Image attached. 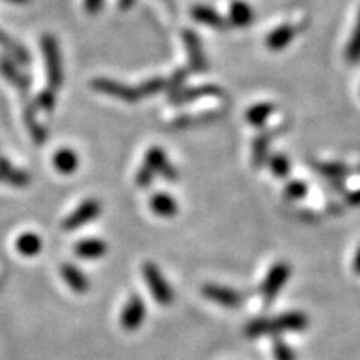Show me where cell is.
Masks as SVG:
<instances>
[{
  "instance_id": "1",
  "label": "cell",
  "mask_w": 360,
  "mask_h": 360,
  "mask_svg": "<svg viewBox=\"0 0 360 360\" xmlns=\"http://www.w3.org/2000/svg\"><path fill=\"white\" fill-rule=\"evenodd\" d=\"M309 327V317L300 310L278 314L276 317L255 319L245 326V335L250 339L259 337H276L283 332H302Z\"/></svg>"
},
{
  "instance_id": "2",
  "label": "cell",
  "mask_w": 360,
  "mask_h": 360,
  "mask_svg": "<svg viewBox=\"0 0 360 360\" xmlns=\"http://www.w3.org/2000/svg\"><path fill=\"white\" fill-rule=\"evenodd\" d=\"M142 276L155 302H159L160 305H170L174 302L172 287H170L167 278H165L164 274H162V270L157 267V264L154 262L143 264Z\"/></svg>"
},
{
  "instance_id": "3",
  "label": "cell",
  "mask_w": 360,
  "mask_h": 360,
  "mask_svg": "<svg viewBox=\"0 0 360 360\" xmlns=\"http://www.w3.org/2000/svg\"><path fill=\"white\" fill-rule=\"evenodd\" d=\"M42 52L45 58V67H47L49 89L57 90L64 82V70H62V57L60 49H58L57 39L52 35H44L42 37Z\"/></svg>"
},
{
  "instance_id": "4",
  "label": "cell",
  "mask_w": 360,
  "mask_h": 360,
  "mask_svg": "<svg viewBox=\"0 0 360 360\" xmlns=\"http://www.w3.org/2000/svg\"><path fill=\"white\" fill-rule=\"evenodd\" d=\"M292 274L290 265L287 262H277L274 264L265 276L262 285H260V297H262L264 304L269 305L277 299L281 290L289 282Z\"/></svg>"
},
{
  "instance_id": "5",
  "label": "cell",
  "mask_w": 360,
  "mask_h": 360,
  "mask_svg": "<svg viewBox=\"0 0 360 360\" xmlns=\"http://www.w3.org/2000/svg\"><path fill=\"white\" fill-rule=\"evenodd\" d=\"M202 295H204L207 300H210V302L222 305L224 309L236 310L244 304V297H242L240 292L231 289V287L217 285V283H205V285L202 287Z\"/></svg>"
},
{
  "instance_id": "6",
  "label": "cell",
  "mask_w": 360,
  "mask_h": 360,
  "mask_svg": "<svg viewBox=\"0 0 360 360\" xmlns=\"http://www.w3.org/2000/svg\"><path fill=\"white\" fill-rule=\"evenodd\" d=\"M101 210H102L101 202L97 199H87L85 202H82V204H80L77 209L69 215V217H65L64 222H62V229L69 232L79 231V229L84 227L85 224L96 220L98 215H101Z\"/></svg>"
},
{
  "instance_id": "7",
  "label": "cell",
  "mask_w": 360,
  "mask_h": 360,
  "mask_svg": "<svg viewBox=\"0 0 360 360\" xmlns=\"http://www.w3.org/2000/svg\"><path fill=\"white\" fill-rule=\"evenodd\" d=\"M147 309L146 304H143L142 297L134 294L129 297V300L125 302L122 314H120V326H122L124 330L134 332L137 328L142 327L143 321H146Z\"/></svg>"
},
{
  "instance_id": "8",
  "label": "cell",
  "mask_w": 360,
  "mask_h": 360,
  "mask_svg": "<svg viewBox=\"0 0 360 360\" xmlns=\"http://www.w3.org/2000/svg\"><path fill=\"white\" fill-rule=\"evenodd\" d=\"M92 87L98 90L101 94H105V96H110L129 103L137 102L139 98H141V94H139L137 89L130 87L127 84L117 82V80H112V79H103V77L94 79Z\"/></svg>"
},
{
  "instance_id": "9",
  "label": "cell",
  "mask_w": 360,
  "mask_h": 360,
  "mask_svg": "<svg viewBox=\"0 0 360 360\" xmlns=\"http://www.w3.org/2000/svg\"><path fill=\"white\" fill-rule=\"evenodd\" d=\"M143 165H147V167L150 169L155 175L160 174L162 177H165L167 180H177L179 177L177 169L169 164L164 148L157 146L148 148V152L146 154V160H143Z\"/></svg>"
},
{
  "instance_id": "10",
  "label": "cell",
  "mask_w": 360,
  "mask_h": 360,
  "mask_svg": "<svg viewBox=\"0 0 360 360\" xmlns=\"http://www.w3.org/2000/svg\"><path fill=\"white\" fill-rule=\"evenodd\" d=\"M182 37L188 53V64H191V69L195 72H205L207 58L204 56V49H202L200 39L197 37L195 32H192V30H186V32L182 34Z\"/></svg>"
},
{
  "instance_id": "11",
  "label": "cell",
  "mask_w": 360,
  "mask_h": 360,
  "mask_svg": "<svg viewBox=\"0 0 360 360\" xmlns=\"http://www.w3.org/2000/svg\"><path fill=\"white\" fill-rule=\"evenodd\" d=\"M60 276L64 278V282L69 285L70 290H74L75 294L82 295L90 289L89 277L80 270L75 267L74 264H64L60 269Z\"/></svg>"
},
{
  "instance_id": "12",
  "label": "cell",
  "mask_w": 360,
  "mask_h": 360,
  "mask_svg": "<svg viewBox=\"0 0 360 360\" xmlns=\"http://www.w3.org/2000/svg\"><path fill=\"white\" fill-rule=\"evenodd\" d=\"M107 250H109V247L101 238H84L74 247L75 255L84 260L102 259L107 254Z\"/></svg>"
},
{
  "instance_id": "13",
  "label": "cell",
  "mask_w": 360,
  "mask_h": 360,
  "mask_svg": "<svg viewBox=\"0 0 360 360\" xmlns=\"http://www.w3.org/2000/svg\"><path fill=\"white\" fill-rule=\"evenodd\" d=\"M222 96V89L215 87V85H202V87H192V89H182L179 94H175L174 97H170V101L174 103H186L197 101L202 97H220Z\"/></svg>"
},
{
  "instance_id": "14",
  "label": "cell",
  "mask_w": 360,
  "mask_h": 360,
  "mask_svg": "<svg viewBox=\"0 0 360 360\" xmlns=\"http://www.w3.org/2000/svg\"><path fill=\"white\" fill-rule=\"evenodd\" d=\"M295 35H297L295 25L283 24L281 27H277V29H274L272 32L269 34L265 44H267V47L270 49V51H282V49H285L287 45L294 40Z\"/></svg>"
},
{
  "instance_id": "15",
  "label": "cell",
  "mask_w": 360,
  "mask_h": 360,
  "mask_svg": "<svg viewBox=\"0 0 360 360\" xmlns=\"http://www.w3.org/2000/svg\"><path fill=\"white\" fill-rule=\"evenodd\" d=\"M150 209L155 215H159V217H164V219L175 217L179 212L177 202H175L172 195H169V193L165 192H159L152 195Z\"/></svg>"
},
{
  "instance_id": "16",
  "label": "cell",
  "mask_w": 360,
  "mask_h": 360,
  "mask_svg": "<svg viewBox=\"0 0 360 360\" xmlns=\"http://www.w3.org/2000/svg\"><path fill=\"white\" fill-rule=\"evenodd\" d=\"M191 13H192L193 20L199 22V24L212 27V29L224 30L225 24H227V22L224 20V17L209 6H193Z\"/></svg>"
},
{
  "instance_id": "17",
  "label": "cell",
  "mask_w": 360,
  "mask_h": 360,
  "mask_svg": "<svg viewBox=\"0 0 360 360\" xmlns=\"http://www.w3.org/2000/svg\"><path fill=\"white\" fill-rule=\"evenodd\" d=\"M42 247H44L42 238H40L35 232L20 233L15 240L17 252H19L20 255H24V257H29V259L37 257L40 252H42Z\"/></svg>"
},
{
  "instance_id": "18",
  "label": "cell",
  "mask_w": 360,
  "mask_h": 360,
  "mask_svg": "<svg viewBox=\"0 0 360 360\" xmlns=\"http://www.w3.org/2000/svg\"><path fill=\"white\" fill-rule=\"evenodd\" d=\"M53 165L58 172L64 175L74 174L79 167V155L75 154L72 148H60L56 155H53Z\"/></svg>"
},
{
  "instance_id": "19",
  "label": "cell",
  "mask_w": 360,
  "mask_h": 360,
  "mask_svg": "<svg viewBox=\"0 0 360 360\" xmlns=\"http://www.w3.org/2000/svg\"><path fill=\"white\" fill-rule=\"evenodd\" d=\"M231 24L236 27H247L254 20V12L249 4H245L244 0H233L231 4Z\"/></svg>"
},
{
  "instance_id": "20",
  "label": "cell",
  "mask_w": 360,
  "mask_h": 360,
  "mask_svg": "<svg viewBox=\"0 0 360 360\" xmlns=\"http://www.w3.org/2000/svg\"><path fill=\"white\" fill-rule=\"evenodd\" d=\"M274 110H276V105H274V103L270 102L257 103V105L250 107V109L247 110L245 119L252 127H262V125L267 122L269 117L274 114Z\"/></svg>"
},
{
  "instance_id": "21",
  "label": "cell",
  "mask_w": 360,
  "mask_h": 360,
  "mask_svg": "<svg viewBox=\"0 0 360 360\" xmlns=\"http://www.w3.org/2000/svg\"><path fill=\"white\" fill-rule=\"evenodd\" d=\"M0 182L12 184L17 187H25L30 182V177L22 170L13 169L6 160H0Z\"/></svg>"
},
{
  "instance_id": "22",
  "label": "cell",
  "mask_w": 360,
  "mask_h": 360,
  "mask_svg": "<svg viewBox=\"0 0 360 360\" xmlns=\"http://www.w3.org/2000/svg\"><path fill=\"white\" fill-rule=\"evenodd\" d=\"M0 74H2L8 82L15 85V87H19L22 90L29 89V80H27L24 75H22V72L6 57L0 58Z\"/></svg>"
},
{
  "instance_id": "23",
  "label": "cell",
  "mask_w": 360,
  "mask_h": 360,
  "mask_svg": "<svg viewBox=\"0 0 360 360\" xmlns=\"http://www.w3.org/2000/svg\"><path fill=\"white\" fill-rule=\"evenodd\" d=\"M269 143H270V137L265 134L259 135V137L254 141V148H252V164H254L255 167H262L265 162H267Z\"/></svg>"
},
{
  "instance_id": "24",
  "label": "cell",
  "mask_w": 360,
  "mask_h": 360,
  "mask_svg": "<svg viewBox=\"0 0 360 360\" xmlns=\"http://www.w3.org/2000/svg\"><path fill=\"white\" fill-rule=\"evenodd\" d=\"M345 58L350 64H357L360 62V12L357 17V24H355V29L352 32V37H350V42L345 49Z\"/></svg>"
},
{
  "instance_id": "25",
  "label": "cell",
  "mask_w": 360,
  "mask_h": 360,
  "mask_svg": "<svg viewBox=\"0 0 360 360\" xmlns=\"http://www.w3.org/2000/svg\"><path fill=\"white\" fill-rule=\"evenodd\" d=\"M269 167L274 172V175L278 179H285L287 175H289V170H290L289 160H287V157L283 154H274L272 157H270Z\"/></svg>"
},
{
  "instance_id": "26",
  "label": "cell",
  "mask_w": 360,
  "mask_h": 360,
  "mask_svg": "<svg viewBox=\"0 0 360 360\" xmlns=\"http://www.w3.org/2000/svg\"><path fill=\"white\" fill-rule=\"evenodd\" d=\"M272 355L274 360H295V352L287 342L282 339H274L272 342Z\"/></svg>"
},
{
  "instance_id": "27",
  "label": "cell",
  "mask_w": 360,
  "mask_h": 360,
  "mask_svg": "<svg viewBox=\"0 0 360 360\" xmlns=\"http://www.w3.org/2000/svg\"><path fill=\"white\" fill-rule=\"evenodd\" d=\"M319 170L326 175L328 179H344L345 175H349V169L345 167L344 164H339V162H330V164H321L319 165Z\"/></svg>"
},
{
  "instance_id": "28",
  "label": "cell",
  "mask_w": 360,
  "mask_h": 360,
  "mask_svg": "<svg viewBox=\"0 0 360 360\" xmlns=\"http://www.w3.org/2000/svg\"><path fill=\"white\" fill-rule=\"evenodd\" d=\"M165 85H167V82H165L164 79L162 77H154V79H148L143 82L141 87H139V94H141V97H150V96H155V94H159L162 89H165Z\"/></svg>"
},
{
  "instance_id": "29",
  "label": "cell",
  "mask_w": 360,
  "mask_h": 360,
  "mask_svg": "<svg viewBox=\"0 0 360 360\" xmlns=\"http://www.w3.org/2000/svg\"><path fill=\"white\" fill-rule=\"evenodd\" d=\"M307 186L302 182V180H292V182L287 184L285 191H283V195L289 200H299L302 197L307 195Z\"/></svg>"
},
{
  "instance_id": "30",
  "label": "cell",
  "mask_w": 360,
  "mask_h": 360,
  "mask_svg": "<svg viewBox=\"0 0 360 360\" xmlns=\"http://www.w3.org/2000/svg\"><path fill=\"white\" fill-rule=\"evenodd\" d=\"M0 45H2V47H6L7 51L17 58V60H20V62L29 60V56H27V52L24 51V49H22L20 45H17L15 42H13V40L8 39L7 35L2 34V32H0Z\"/></svg>"
},
{
  "instance_id": "31",
  "label": "cell",
  "mask_w": 360,
  "mask_h": 360,
  "mask_svg": "<svg viewBox=\"0 0 360 360\" xmlns=\"http://www.w3.org/2000/svg\"><path fill=\"white\" fill-rule=\"evenodd\" d=\"M186 80H187V70H177V72H174L172 79H170L169 84H167V89H169V92H170V97H174L175 94H179L180 90L184 89V82H186Z\"/></svg>"
},
{
  "instance_id": "32",
  "label": "cell",
  "mask_w": 360,
  "mask_h": 360,
  "mask_svg": "<svg viewBox=\"0 0 360 360\" xmlns=\"http://www.w3.org/2000/svg\"><path fill=\"white\" fill-rule=\"evenodd\" d=\"M27 127H29L30 134H32V137L35 139V142H44L45 132L44 129L40 127V124L35 122L34 112H29V114H27Z\"/></svg>"
},
{
  "instance_id": "33",
  "label": "cell",
  "mask_w": 360,
  "mask_h": 360,
  "mask_svg": "<svg viewBox=\"0 0 360 360\" xmlns=\"http://www.w3.org/2000/svg\"><path fill=\"white\" fill-rule=\"evenodd\" d=\"M37 103L40 109L44 110H52L56 107V90L47 89L45 92H42L37 98Z\"/></svg>"
},
{
  "instance_id": "34",
  "label": "cell",
  "mask_w": 360,
  "mask_h": 360,
  "mask_svg": "<svg viewBox=\"0 0 360 360\" xmlns=\"http://www.w3.org/2000/svg\"><path fill=\"white\" fill-rule=\"evenodd\" d=\"M154 177H155V174L152 172V170L148 169L147 165L142 164V167L139 169V172H137V177H135V182H137L139 187L143 188V187L150 186L152 180H154Z\"/></svg>"
},
{
  "instance_id": "35",
  "label": "cell",
  "mask_w": 360,
  "mask_h": 360,
  "mask_svg": "<svg viewBox=\"0 0 360 360\" xmlns=\"http://www.w3.org/2000/svg\"><path fill=\"white\" fill-rule=\"evenodd\" d=\"M102 6L103 0H85V11H87L90 15H97Z\"/></svg>"
},
{
  "instance_id": "36",
  "label": "cell",
  "mask_w": 360,
  "mask_h": 360,
  "mask_svg": "<svg viewBox=\"0 0 360 360\" xmlns=\"http://www.w3.org/2000/svg\"><path fill=\"white\" fill-rule=\"evenodd\" d=\"M350 205H360V191H355L347 197Z\"/></svg>"
},
{
  "instance_id": "37",
  "label": "cell",
  "mask_w": 360,
  "mask_h": 360,
  "mask_svg": "<svg viewBox=\"0 0 360 360\" xmlns=\"http://www.w3.org/2000/svg\"><path fill=\"white\" fill-rule=\"evenodd\" d=\"M352 269H354V272L357 274V276H360V247L357 249V254H355V257H354Z\"/></svg>"
},
{
  "instance_id": "38",
  "label": "cell",
  "mask_w": 360,
  "mask_h": 360,
  "mask_svg": "<svg viewBox=\"0 0 360 360\" xmlns=\"http://www.w3.org/2000/svg\"><path fill=\"white\" fill-rule=\"evenodd\" d=\"M135 0H119V8L120 11H129L134 6Z\"/></svg>"
},
{
  "instance_id": "39",
  "label": "cell",
  "mask_w": 360,
  "mask_h": 360,
  "mask_svg": "<svg viewBox=\"0 0 360 360\" xmlns=\"http://www.w3.org/2000/svg\"><path fill=\"white\" fill-rule=\"evenodd\" d=\"M7 2H12V4H27L29 0H7Z\"/></svg>"
}]
</instances>
